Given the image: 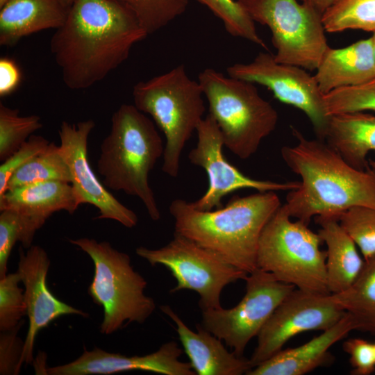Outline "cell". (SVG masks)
Instances as JSON below:
<instances>
[{
	"label": "cell",
	"mask_w": 375,
	"mask_h": 375,
	"mask_svg": "<svg viewBox=\"0 0 375 375\" xmlns=\"http://www.w3.org/2000/svg\"><path fill=\"white\" fill-rule=\"evenodd\" d=\"M56 30L50 49L63 83L72 90L103 80L148 35L135 17L113 0H75Z\"/></svg>",
	"instance_id": "6da1fadb"
},
{
	"label": "cell",
	"mask_w": 375,
	"mask_h": 375,
	"mask_svg": "<svg viewBox=\"0 0 375 375\" xmlns=\"http://www.w3.org/2000/svg\"><path fill=\"white\" fill-rule=\"evenodd\" d=\"M296 138L281 149L287 166L301 177L284 204L291 217L306 224L317 216L338 218L355 206L375 209V172L355 168L324 140H310L291 126Z\"/></svg>",
	"instance_id": "7a4b0ae2"
},
{
	"label": "cell",
	"mask_w": 375,
	"mask_h": 375,
	"mask_svg": "<svg viewBox=\"0 0 375 375\" xmlns=\"http://www.w3.org/2000/svg\"><path fill=\"white\" fill-rule=\"evenodd\" d=\"M281 206L276 192L257 191L234 196L226 206L211 210H198L182 199L173 200L169 210L174 219V233L249 274L258 268L262 231Z\"/></svg>",
	"instance_id": "3957f363"
},
{
	"label": "cell",
	"mask_w": 375,
	"mask_h": 375,
	"mask_svg": "<svg viewBox=\"0 0 375 375\" xmlns=\"http://www.w3.org/2000/svg\"><path fill=\"white\" fill-rule=\"evenodd\" d=\"M164 147L153 122L134 105L124 103L112 115L97 163L103 185L138 197L153 221L161 214L149 176Z\"/></svg>",
	"instance_id": "277c9868"
},
{
	"label": "cell",
	"mask_w": 375,
	"mask_h": 375,
	"mask_svg": "<svg viewBox=\"0 0 375 375\" xmlns=\"http://www.w3.org/2000/svg\"><path fill=\"white\" fill-rule=\"evenodd\" d=\"M203 95L199 81L183 65L133 88V105L149 115L165 135L162 170L171 177L178 176L183 148L203 119Z\"/></svg>",
	"instance_id": "5b68a950"
},
{
	"label": "cell",
	"mask_w": 375,
	"mask_h": 375,
	"mask_svg": "<svg viewBox=\"0 0 375 375\" xmlns=\"http://www.w3.org/2000/svg\"><path fill=\"white\" fill-rule=\"evenodd\" d=\"M198 81L224 147L242 160L250 158L276 128V109L260 95L254 83L214 69H203Z\"/></svg>",
	"instance_id": "8992f818"
},
{
	"label": "cell",
	"mask_w": 375,
	"mask_h": 375,
	"mask_svg": "<svg viewBox=\"0 0 375 375\" xmlns=\"http://www.w3.org/2000/svg\"><path fill=\"white\" fill-rule=\"evenodd\" d=\"M69 241L93 261L94 273L88 293L103 308L102 334L110 335L131 322L142 324L151 315L155 301L145 294L147 283L133 269L127 253L106 241L88 238Z\"/></svg>",
	"instance_id": "52a82bcc"
},
{
	"label": "cell",
	"mask_w": 375,
	"mask_h": 375,
	"mask_svg": "<svg viewBox=\"0 0 375 375\" xmlns=\"http://www.w3.org/2000/svg\"><path fill=\"white\" fill-rule=\"evenodd\" d=\"M284 205L265 226L258 247L257 267L296 288L331 294L327 283L326 251L319 235L308 225L293 222Z\"/></svg>",
	"instance_id": "ba28073f"
},
{
	"label": "cell",
	"mask_w": 375,
	"mask_h": 375,
	"mask_svg": "<svg viewBox=\"0 0 375 375\" xmlns=\"http://www.w3.org/2000/svg\"><path fill=\"white\" fill-rule=\"evenodd\" d=\"M251 19L271 31L280 63L316 70L329 47L322 14L298 0H238Z\"/></svg>",
	"instance_id": "9c48e42d"
},
{
	"label": "cell",
	"mask_w": 375,
	"mask_h": 375,
	"mask_svg": "<svg viewBox=\"0 0 375 375\" xmlns=\"http://www.w3.org/2000/svg\"><path fill=\"white\" fill-rule=\"evenodd\" d=\"M135 253L151 265H161L170 271L176 281L171 293L182 290L198 293L201 310L222 308L223 289L249 274L176 233L165 246L156 249L139 247Z\"/></svg>",
	"instance_id": "30bf717a"
},
{
	"label": "cell",
	"mask_w": 375,
	"mask_h": 375,
	"mask_svg": "<svg viewBox=\"0 0 375 375\" xmlns=\"http://www.w3.org/2000/svg\"><path fill=\"white\" fill-rule=\"evenodd\" d=\"M246 292L230 309L202 310L201 326L242 357L249 341L257 336L272 314L295 286L277 280L259 268L246 278Z\"/></svg>",
	"instance_id": "8fae6325"
},
{
	"label": "cell",
	"mask_w": 375,
	"mask_h": 375,
	"mask_svg": "<svg viewBox=\"0 0 375 375\" xmlns=\"http://www.w3.org/2000/svg\"><path fill=\"white\" fill-rule=\"evenodd\" d=\"M226 71L231 77L266 87L282 103L301 110L318 138L324 140L331 116L326 110L324 94L305 69L278 62L274 55L260 52L251 62L235 63Z\"/></svg>",
	"instance_id": "7c38bea8"
},
{
	"label": "cell",
	"mask_w": 375,
	"mask_h": 375,
	"mask_svg": "<svg viewBox=\"0 0 375 375\" xmlns=\"http://www.w3.org/2000/svg\"><path fill=\"white\" fill-rule=\"evenodd\" d=\"M346 314L329 294L294 289L278 305L257 335L249 359L251 369L283 349L292 338L309 331H324Z\"/></svg>",
	"instance_id": "4fadbf2b"
},
{
	"label": "cell",
	"mask_w": 375,
	"mask_h": 375,
	"mask_svg": "<svg viewBox=\"0 0 375 375\" xmlns=\"http://www.w3.org/2000/svg\"><path fill=\"white\" fill-rule=\"evenodd\" d=\"M196 132L197 145L190 151L188 158L192 164L205 170L208 186L201 197L192 202L195 208L211 210L221 208L225 196L240 189H253L258 192H289L299 186L300 181L258 180L244 174L224 156L222 133L209 114L201 120Z\"/></svg>",
	"instance_id": "5bb4252c"
},
{
	"label": "cell",
	"mask_w": 375,
	"mask_h": 375,
	"mask_svg": "<svg viewBox=\"0 0 375 375\" xmlns=\"http://www.w3.org/2000/svg\"><path fill=\"white\" fill-rule=\"evenodd\" d=\"M94 126L92 119L76 124L63 121L60 124L59 147L70 172L71 185L80 205L88 203L99 210L97 219H112L133 228L138 222V215L106 190L90 165L88 142Z\"/></svg>",
	"instance_id": "9a60e30c"
},
{
	"label": "cell",
	"mask_w": 375,
	"mask_h": 375,
	"mask_svg": "<svg viewBox=\"0 0 375 375\" xmlns=\"http://www.w3.org/2000/svg\"><path fill=\"white\" fill-rule=\"evenodd\" d=\"M50 260L46 251L32 245L26 251L20 247L17 272L24 286V299L28 318V328L24 341L22 362H33V349L39 332L56 319L66 315L88 317V313L57 299L49 290L47 277Z\"/></svg>",
	"instance_id": "2e32d148"
},
{
	"label": "cell",
	"mask_w": 375,
	"mask_h": 375,
	"mask_svg": "<svg viewBox=\"0 0 375 375\" xmlns=\"http://www.w3.org/2000/svg\"><path fill=\"white\" fill-rule=\"evenodd\" d=\"M182 349L174 341L162 344L156 351L144 356H127L98 347L85 349L76 360L46 369L49 375H108L140 370L164 375H195L190 362L179 360Z\"/></svg>",
	"instance_id": "e0dca14e"
},
{
	"label": "cell",
	"mask_w": 375,
	"mask_h": 375,
	"mask_svg": "<svg viewBox=\"0 0 375 375\" xmlns=\"http://www.w3.org/2000/svg\"><path fill=\"white\" fill-rule=\"evenodd\" d=\"M80 206L69 183L45 181L7 190L0 197V210H12L19 215L24 228L22 245L32 246L35 233L54 212L73 214Z\"/></svg>",
	"instance_id": "ac0fdd59"
},
{
	"label": "cell",
	"mask_w": 375,
	"mask_h": 375,
	"mask_svg": "<svg viewBox=\"0 0 375 375\" xmlns=\"http://www.w3.org/2000/svg\"><path fill=\"white\" fill-rule=\"evenodd\" d=\"M160 310L175 324L176 330L184 351L196 374L241 375L251 369L249 359L229 352L222 340L196 325L197 332L192 331L168 305Z\"/></svg>",
	"instance_id": "d6986e66"
},
{
	"label": "cell",
	"mask_w": 375,
	"mask_h": 375,
	"mask_svg": "<svg viewBox=\"0 0 375 375\" xmlns=\"http://www.w3.org/2000/svg\"><path fill=\"white\" fill-rule=\"evenodd\" d=\"M356 330L351 315H345L334 326L322 331L308 342L295 348L281 349L252 368L248 375H303L333 361L330 348Z\"/></svg>",
	"instance_id": "ffe728a7"
},
{
	"label": "cell",
	"mask_w": 375,
	"mask_h": 375,
	"mask_svg": "<svg viewBox=\"0 0 375 375\" xmlns=\"http://www.w3.org/2000/svg\"><path fill=\"white\" fill-rule=\"evenodd\" d=\"M316 70L314 77L324 94L374 79L375 58L372 37L340 49L329 47Z\"/></svg>",
	"instance_id": "44dd1931"
},
{
	"label": "cell",
	"mask_w": 375,
	"mask_h": 375,
	"mask_svg": "<svg viewBox=\"0 0 375 375\" xmlns=\"http://www.w3.org/2000/svg\"><path fill=\"white\" fill-rule=\"evenodd\" d=\"M68 10L60 0H7L0 7V45L12 47L31 34L60 28Z\"/></svg>",
	"instance_id": "7402d4cb"
},
{
	"label": "cell",
	"mask_w": 375,
	"mask_h": 375,
	"mask_svg": "<svg viewBox=\"0 0 375 375\" xmlns=\"http://www.w3.org/2000/svg\"><path fill=\"white\" fill-rule=\"evenodd\" d=\"M318 231L326 244V274L331 294L347 290L356 281L365 264L357 246L340 226L338 218L317 216Z\"/></svg>",
	"instance_id": "603a6c76"
},
{
	"label": "cell",
	"mask_w": 375,
	"mask_h": 375,
	"mask_svg": "<svg viewBox=\"0 0 375 375\" xmlns=\"http://www.w3.org/2000/svg\"><path fill=\"white\" fill-rule=\"evenodd\" d=\"M324 140L351 165L366 169L369 153L375 152V115L355 112L331 115Z\"/></svg>",
	"instance_id": "cb8c5ba5"
},
{
	"label": "cell",
	"mask_w": 375,
	"mask_h": 375,
	"mask_svg": "<svg viewBox=\"0 0 375 375\" xmlns=\"http://www.w3.org/2000/svg\"><path fill=\"white\" fill-rule=\"evenodd\" d=\"M331 296L351 315L356 330L375 336V256L365 260L362 269L349 288Z\"/></svg>",
	"instance_id": "d4e9b609"
},
{
	"label": "cell",
	"mask_w": 375,
	"mask_h": 375,
	"mask_svg": "<svg viewBox=\"0 0 375 375\" xmlns=\"http://www.w3.org/2000/svg\"><path fill=\"white\" fill-rule=\"evenodd\" d=\"M71 180L69 169L59 145L50 142L43 151L12 174L7 183L6 191L40 181H60L71 183Z\"/></svg>",
	"instance_id": "484cf974"
},
{
	"label": "cell",
	"mask_w": 375,
	"mask_h": 375,
	"mask_svg": "<svg viewBox=\"0 0 375 375\" xmlns=\"http://www.w3.org/2000/svg\"><path fill=\"white\" fill-rule=\"evenodd\" d=\"M325 31L359 29L375 33V0H338L322 15Z\"/></svg>",
	"instance_id": "4316f807"
},
{
	"label": "cell",
	"mask_w": 375,
	"mask_h": 375,
	"mask_svg": "<svg viewBox=\"0 0 375 375\" xmlns=\"http://www.w3.org/2000/svg\"><path fill=\"white\" fill-rule=\"evenodd\" d=\"M127 8L148 35L166 26L186 10L189 0H113Z\"/></svg>",
	"instance_id": "83f0119b"
},
{
	"label": "cell",
	"mask_w": 375,
	"mask_h": 375,
	"mask_svg": "<svg viewBox=\"0 0 375 375\" xmlns=\"http://www.w3.org/2000/svg\"><path fill=\"white\" fill-rule=\"evenodd\" d=\"M42 127L39 116H21L19 109L0 103V160H6Z\"/></svg>",
	"instance_id": "f1b7e54d"
},
{
	"label": "cell",
	"mask_w": 375,
	"mask_h": 375,
	"mask_svg": "<svg viewBox=\"0 0 375 375\" xmlns=\"http://www.w3.org/2000/svg\"><path fill=\"white\" fill-rule=\"evenodd\" d=\"M197 1L206 6L222 21L226 31L231 35L245 39L267 50L265 43L257 33L255 22L238 1Z\"/></svg>",
	"instance_id": "f546056e"
},
{
	"label": "cell",
	"mask_w": 375,
	"mask_h": 375,
	"mask_svg": "<svg viewBox=\"0 0 375 375\" xmlns=\"http://www.w3.org/2000/svg\"><path fill=\"white\" fill-rule=\"evenodd\" d=\"M338 222L360 249L364 260L375 256V209L352 207L340 214Z\"/></svg>",
	"instance_id": "4dcf8cb0"
},
{
	"label": "cell",
	"mask_w": 375,
	"mask_h": 375,
	"mask_svg": "<svg viewBox=\"0 0 375 375\" xmlns=\"http://www.w3.org/2000/svg\"><path fill=\"white\" fill-rule=\"evenodd\" d=\"M329 116L367 110L375 111V78L367 83L332 90L324 94Z\"/></svg>",
	"instance_id": "1f68e13d"
},
{
	"label": "cell",
	"mask_w": 375,
	"mask_h": 375,
	"mask_svg": "<svg viewBox=\"0 0 375 375\" xmlns=\"http://www.w3.org/2000/svg\"><path fill=\"white\" fill-rule=\"evenodd\" d=\"M17 272L7 274L0 278V331H8L17 326L27 315L23 290Z\"/></svg>",
	"instance_id": "d6a6232c"
},
{
	"label": "cell",
	"mask_w": 375,
	"mask_h": 375,
	"mask_svg": "<svg viewBox=\"0 0 375 375\" xmlns=\"http://www.w3.org/2000/svg\"><path fill=\"white\" fill-rule=\"evenodd\" d=\"M24 239V228L18 213L3 210L0 214V278L7 273V265L11 251L17 242Z\"/></svg>",
	"instance_id": "836d02e7"
},
{
	"label": "cell",
	"mask_w": 375,
	"mask_h": 375,
	"mask_svg": "<svg viewBox=\"0 0 375 375\" xmlns=\"http://www.w3.org/2000/svg\"><path fill=\"white\" fill-rule=\"evenodd\" d=\"M24 324L22 319L15 328L0 333V374L17 375L20 373L24 342L17 335Z\"/></svg>",
	"instance_id": "e575fe53"
},
{
	"label": "cell",
	"mask_w": 375,
	"mask_h": 375,
	"mask_svg": "<svg viewBox=\"0 0 375 375\" xmlns=\"http://www.w3.org/2000/svg\"><path fill=\"white\" fill-rule=\"evenodd\" d=\"M50 143L41 135H32L20 148L0 166V197L6 191L7 183L20 167L43 151Z\"/></svg>",
	"instance_id": "d590c367"
},
{
	"label": "cell",
	"mask_w": 375,
	"mask_h": 375,
	"mask_svg": "<svg viewBox=\"0 0 375 375\" xmlns=\"http://www.w3.org/2000/svg\"><path fill=\"white\" fill-rule=\"evenodd\" d=\"M343 350L349 355L351 374L369 375L375 370L374 344L362 338H350L343 343Z\"/></svg>",
	"instance_id": "8d00e7d4"
},
{
	"label": "cell",
	"mask_w": 375,
	"mask_h": 375,
	"mask_svg": "<svg viewBox=\"0 0 375 375\" xmlns=\"http://www.w3.org/2000/svg\"><path fill=\"white\" fill-rule=\"evenodd\" d=\"M21 71L14 60L3 57L0 59V97L12 93L19 85Z\"/></svg>",
	"instance_id": "74e56055"
},
{
	"label": "cell",
	"mask_w": 375,
	"mask_h": 375,
	"mask_svg": "<svg viewBox=\"0 0 375 375\" xmlns=\"http://www.w3.org/2000/svg\"><path fill=\"white\" fill-rule=\"evenodd\" d=\"M314 7L322 15L333 3L338 0H300Z\"/></svg>",
	"instance_id": "f35d334b"
},
{
	"label": "cell",
	"mask_w": 375,
	"mask_h": 375,
	"mask_svg": "<svg viewBox=\"0 0 375 375\" xmlns=\"http://www.w3.org/2000/svg\"><path fill=\"white\" fill-rule=\"evenodd\" d=\"M60 1L65 7L69 8L75 0H60Z\"/></svg>",
	"instance_id": "ab89813d"
},
{
	"label": "cell",
	"mask_w": 375,
	"mask_h": 375,
	"mask_svg": "<svg viewBox=\"0 0 375 375\" xmlns=\"http://www.w3.org/2000/svg\"><path fill=\"white\" fill-rule=\"evenodd\" d=\"M369 167L375 172V160H368Z\"/></svg>",
	"instance_id": "60d3db41"
},
{
	"label": "cell",
	"mask_w": 375,
	"mask_h": 375,
	"mask_svg": "<svg viewBox=\"0 0 375 375\" xmlns=\"http://www.w3.org/2000/svg\"><path fill=\"white\" fill-rule=\"evenodd\" d=\"M372 38V42H373L374 55V58H375V33H373Z\"/></svg>",
	"instance_id": "b9f144b4"
},
{
	"label": "cell",
	"mask_w": 375,
	"mask_h": 375,
	"mask_svg": "<svg viewBox=\"0 0 375 375\" xmlns=\"http://www.w3.org/2000/svg\"><path fill=\"white\" fill-rule=\"evenodd\" d=\"M7 0H0V7L2 6Z\"/></svg>",
	"instance_id": "7bdbcfd3"
},
{
	"label": "cell",
	"mask_w": 375,
	"mask_h": 375,
	"mask_svg": "<svg viewBox=\"0 0 375 375\" xmlns=\"http://www.w3.org/2000/svg\"><path fill=\"white\" fill-rule=\"evenodd\" d=\"M374 349H375V344H374Z\"/></svg>",
	"instance_id": "ee69618b"
}]
</instances>
